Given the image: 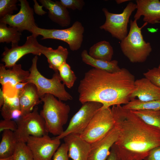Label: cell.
Here are the masks:
<instances>
[{"label":"cell","instance_id":"6da1fadb","mask_svg":"<svg viewBox=\"0 0 160 160\" xmlns=\"http://www.w3.org/2000/svg\"><path fill=\"white\" fill-rule=\"evenodd\" d=\"M111 110L118 132L113 145L122 157L128 160H143L160 145L159 129L146 124L121 105L112 106Z\"/></svg>","mask_w":160,"mask_h":160},{"label":"cell","instance_id":"7a4b0ae2","mask_svg":"<svg viewBox=\"0 0 160 160\" xmlns=\"http://www.w3.org/2000/svg\"><path fill=\"white\" fill-rule=\"evenodd\" d=\"M134 76L123 68L115 73L92 68L85 73L78 88L79 100L102 103L103 108L126 104L135 89Z\"/></svg>","mask_w":160,"mask_h":160},{"label":"cell","instance_id":"3957f363","mask_svg":"<svg viewBox=\"0 0 160 160\" xmlns=\"http://www.w3.org/2000/svg\"><path fill=\"white\" fill-rule=\"evenodd\" d=\"M55 97L46 94L40 98L44 104L40 113L44 120L48 132L57 136L64 131L63 127L68 121L70 108Z\"/></svg>","mask_w":160,"mask_h":160},{"label":"cell","instance_id":"277c9868","mask_svg":"<svg viewBox=\"0 0 160 160\" xmlns=\"http://www.w3.org/2000/svg\"><path fill=\"white\" fill-rule=\"evenodd\" d=\"M137 21L130 20L129 33L120 43L123 53L132 63L144 62L152 51L150 43L144 40L142 33V29L148 23H145L139 27Z\"/></svg>","mask_w":160,"mask_h":160},{"label":"cell","instance_id":"5b68a950","mask_svg":"<svg viewBox=\"0 0 160 160\" xmlns=\"http://www.w3.org/2000/svg\"><path fill=\"white\" fill-rule=\"evenodd\" d=\"M38 59L37 55H35L33 58L29 71L30 75L26 82L35 85L40 98L46 94H50L61 101L72 100V96L65 90V85L61 82L59 72L55 73L51 79L46 78L37 68Z\"/></svg>","mask_w":160,"mask_h":160},{"label":"cell","instance_id":"8992f818","mask_svg":"<svg viewBox=\"0 0 160 160\" xmlns=\"http://www.w3.org/2000/svg\"><path fill=\"white\" fill-rule=\"evenodd\" d=\"M84 28L81 22L76 21L70 27L65 29H47L37 26L33 27L31 33L37 37L41 35V39H52L66 42L72 51L79 49L83 40Z\"/></svg>","mask_w":160,"mask_h":160},{"label":"cell","instance_id":"52a82bcc","mask_svg":"<svg viewBox=\"0 0 160 160\" xmlns=\"http://www.w3.org/2000/svg\"><path fill=\"white\" fill-rule=\"evenodd\" d=\"M114 126L111 109L102 107L80 135L81 138L91 144L104 137Z\"/></svg>","mask_w":160,"mask_h":160},{"label":"cell","instance_id":"ba28073f","mask_svg":"<svg viewBox=\"0 0 160 160\" xmlns=\"http://www.w3.org/2000/svg\"><path fill=\"white\" fill-rule=\"evenodd\" d=\"M38 110L36 106L32 112L15 120L17 127L14 133L17 142L26 143L31 136L41 137L48 134L44 120Z\"/></svg>","mask_w":160,"mask_h":160},{"label":"cell","instance_id":"9c48e42d","mask_svg":"<svg viewBox=\"0 0 160 160\" xmlns=\"http://www.w3.org/2000/svg\"><path fill=\"white\" fill-rule=\"evenodd\" d=\"M136 9V4L132 1L129 2L123 12L119 14L110 12L106 8H103L102 11L105 16V21L100 28L108 32L113 37L122 40L128 33L127 26L129 19Z\"/></svg>","mask_w":160,"mask_h":160},{"label":"cell","instance_id":"30bf717a","mask_svg":"<svg viewBox=\"0 0 160 160\" xmlns=\"http://www.w3.org/2000/svg\"><path fill=\"white\" fill-rule=\"evenodd\" d=\"M82 104L72 117L66 129L55 138L60 140L70 134L81 135L95 113L103 106L102 103L95 101H88Z\"/></svg>","mask_w":160,"mask_h":160},{"label":"cell","instance_id":"8fae6325","mask_svg":"<svg viewBox=\"0 0 160 160\" xmlns=\"http://www.w3.org/2000/svg\"><path fill=\"white\" fill-rule=\"evenodd\" d=\"M37 37L32 34L27 37L25 43L22 46H19L18 44L12 43L11 48L5 47L2 55L1 60L4 63L6 68H12L26 54L31 53L35 55H41L46 47L39 44Z\"/></svg>","mask_w":160,"mask_h":160},{"label":"cell","instance_id":"7c38bea8","mask_svg":"<svg viewBox=\"0 0 160 160\" xmlns=\"http://www.w3.org/2000/svg\"><path fill=\"white\" fill-rule=\"evenodd\" d=\"M60 143V140L52 139L47 134L41 137L30 136L26 144L34 160H52Z\"/></svg>","mask_w":160,"mask_h":160},{"label":"cell","instance_id":"4fadbf2b","mask_svg":"<svg viewBox=\"0 0 160 160\" xmlns=\"http://www.w3.org/2000/svg\"><path fill=\"white\" fill-rule=\"evenodd\" d=\"M20 9L16 14L7 15L1 18L0 22L17 28L21 32L27 30L30 33L33 28L37 26L33 16L34 10L26 0H19Z\"/></svg>","mask_w":160,"mask_h":160},{"label":"cell","instance_id":"5bb4252c","mask_svg":"<svg viewBox=\"0 0 160 160\" xmlns=\"http://www.w3.org/2000/svg\"><path fill=\"white\" fill-rule=\"evenodd\" d=\"M118 136L117 129L114 127L103 138L91 144L88 160H106L110 149Z\"/></svg>","mask_w":160,"mask_h":160},{"label":"cell","instance_id":"9a60e30c","mask_svg":"<svg viewBox=\"0 0 160 160\" xmlns=\"http://www.w3.org/2000/svg\"><path fill=\"white\" fill-rule=\"evenodd\" d=\"M136 12L134 20L142 16L145 23L154 24L160 22V1L159 0H137Z\"/></svg>","mask_w":160,"mask_h":160},{"label":"cell","instance_id":"2e32d148","mask_svg":"<svg viewBox=\"0 0 160 160\" xmlns=\"http://www.w3.org/2000/svg\"><path fill=\"white\" fill-rule=\"evenodd\" d=\"M68 148V156L73 160H88L91 144L81 138L80 135L70 134L63 138Z\"/></svg>","mask_w":160,"mask_h":160},{"label":"cell","instance_id":"e0dca14e","mask_svg":"<svg viewBox=\"0 0 160 160\" xmlns=\"http://www.w3.org/2000/svg\"><path fill=\"white\" fill-rule=\"evenodd\" d=\"M135 89L132 94L131 100L137 97L143 101L160 99V88L146 78L135 80Z\"/></svg>","mask_w":160,"mask_h":160},{"label":"cell","instance_id":"ac0fdd59","mask_svg":"<svg viewBox=\"0 0 160 160\" xmlns=\"http://www.w3.org/2000/svg\"><path fill=\"white\" fill-rule=\"evenodd\" d=\"M42 6L48 10V16L53 22L60 26L67 27L71 22V18L67 9L59 1L39 0Z\"/></svg>","mask_w":160,"mask_h":160},{"label":"cell","instance_id":"d6986e66","mask_svg":"<svg viewBox=\"0 0 160 160\" xmlns=\"http://www.w3.org/2000/svg\"><path fill=\"white\" fill-rule=\"evenodd\" d=\"M29 75V71L23 69L20 64H16L9 69L3 64H0V83L2 86L9 83L14 88L18 83L26 82Z\"/></svg>","mask_w":160,"mask_h":160},{"label":"cell","instance_id":"ffe728a7","mask_svg":"<svg viewBox=\"0 0 160 160\" xmlns=\"http://www.w3.org/2000/svg\"><path fill=\"white\" fill-rule=\"evenodd\" d=\"M19 98L22 116L32 112L34 107L41 102L35 85L28 82L19 93Z\"/></svg>","mask_w":160,"mask_h":160},{"label":"cell","instance_id":"44dd1931","mask_svg":"<svg viewBox=\"0 0 160 160\" xmlns=\"http://www.w3.org/2000/svg\"><path fill=\"white\" fill-rule=\"evenodd\" d=\"M68 54L67 49L61 46H59L56 49L46 47L41 52V54L47 58L49 68L55 73L58 72L60 67L66 62Z\"/></svg>","mask_w":160,"mask_h":160},{"label":"cell","instance_id":"7402d4cb","mask_svg":"<svg viewBox=\"0 0 160 160\" xmlns=\"http://www.w3.org/2000/svg\"><path fill=\"white\" fill-rule=\"evenodd\" d=\"M82 61L85 63L97 69L110 73H115L120 71V68L118 61L116 60L106 61L94 59L91 57L86 50H83L81 55Z\"/></svg>","mask_w":160,"mask_h":160},{"label":"cell","instance_id":"603a6c76","mask_svg":"<svg viewBox=\"0 0 160 160\" xmlns=\"http://www.w3.org/2000/svg\"><path fill=\"white\" fill-rule=\"evenodd\" d=\"M88 54L95 59L111 61L113 54V50L109 42L103 41L91 46L89 49Z\"/></svg>","mask_w":160,"mask_h":160},{"label":"cell","instance_id":"cb8c5ba5","mask_svg":"<svg viewBox=\"0 0 160 160\" xmlns=\"http://www.w3.org/2000/svg\"><path fill=\"white\" fill-rule=\"evenodd\" d=\"M2 132L0 143V159L12 156L17 143L13 132L5 130Z\"/></svg>","mask_w":160,"mask_h":160},{"label":"cell","instance_id":"d4e9b609","mask_svg":"<svg viewBox=\"0 0 160 160\" xmlns=\"http://www.w3.org/2000/svg\"><path fill=\"white\" fill-rule=\"evenodd\" d=\"M21 32L13 27H7V24L0 22V42L18 44Z\"/></svg>","mask_w":160,"mask_h":160},{"label":"cell","instance_id":"484cf974","mask_svg":"<svg viewBox=\"0 0 160 160\" xmlns=\"http://www.w3.org/2000/svg\"><path fill=\"white\" fill-rule=\"evenodd\" d=\"M146 124L160 129V110H131Z\"/></svg>","mask_w":160,"mask_h":160},{"label":"cell","instance_id":"4316f807","mask_svg":"<svg viewBox=\"0 0 160 160\" xmlns=\"http://www.w3.org/2000/svg\"><path fill=\"white\" fill-rule=\"evenodd\" d=\"M125 109L130 110H160V99L148 101H143L135 98L132 99L123 105Z\"/></svg>","mask_w":160,"mask_h":160},{"label":"cell","instance_id":"83f0119b","mask_svg":"<svg viewBox=\"0 0 160 160\" xmlns=\"http://www.w3.org/2000/svg\"><path fill=\"white\" fill-rule=\"evenodd\" d=\"M58 72L63 83L69 89L72 87L77 77L70 65L66 62L64 63L59 68Z\"/></svg>","mask_w":160,"mask_h":160},{"label":"cell","instance_id":"f1b7e54d","mask_svg":"<svg viewBox=\"0 0 160 160\" xmlns=\"http://www.w3.org/2000/svg\"><path fill=\"white\" fill-rule=\"evenodd\" d=\"M13 155L14 160H34L30 150L24 142H17Z\"/></svg>","mask_w":160,"mask_h":160},{"label":"cell","instance_id":"f546056e","mask_svg":"<svg viewBox=\"0 0 160 160\" xmlns=\"http://www.w3.org/2000/svg\"><path fill=\"white\" fill-rule=\"evenodd\" d=\"M17 0H0V17L12 15L14 11L17 10Z\"/></svg>","mask_w":160,"mask_h":160},{"label":"cell","instance_id":"4dcf8cb0","mask_svg":"<svg viewBox=\"0 0 160 160\" xmlns=\"http://www.w3.org/2000/svg\"><path fill=\"white\" fill-rule=\"evenodd\" d=\"M19 93L16 92L15 94L13 96L9 97L4 92V102L1 109L8 111L20 110Z\"/></svg>","mask_w":160,"mask_h":160},{"label":"cell","instance_id":"1f68e13d","mask_svg":"<svg viewBox=\"0 0 160 160\" xmlns=\"http://www.w3.org/2000/svg\"><path fill=\"white\" fill-rule=\"evenodd\" d=\"M143 75L145 78L160 88V70L158 68L154 67L148 69L143 73Z\"/></svg>","mask_w":160,"mask_h":160},{"label":"cell","instance_id":"d6a6232c","mask_svg":"<svg viewBox=\"0 0 160 160\" xmlns=\"http://www.w3.org/2000/svg\"><path fill=\"white\" fill-rule=\"evenodd\" d=\"M60 3L66 8L81 10L85 4L83 0H60Z\"/></svg>","mask_w":160,"mask_h":160},{"label":"cell","instance_id":"836d02e7","mask_svg":"<svg viewBox=\"0 0 160 160\" xmlns=\"http://www.w3.org/2000/svg\"><path fill=\"white\" fill-rule=\"evenodd\" d=\"M68 148L65 143L62 144L55 153L53 160H69Z\"/></svg>","mask_w":160,"mask_h":160},{"label":"cell","instance_id":"e575fe53","mask_svg":"<svg viewBox=\"0 0 160 160\" xmlns=\"http://www.w3.org/2000/svg\"><path fill=\"white\" fill-rule=\"evenodd\" d=\"M22 112L20 109L8 111L1 109V114L4 119L15 120L22 116Z\"/></svg>","mask_w":160,"mask_h":160},{"label":"cell","instance_id":"d590c367","mask_svg":"<svg viewBox=\"0 0 160 160\" xmlns=\"http://www.w3.org/2000/svg\"><path fill=\"white\" fill-rule=\"evenodd\" d=\"M17 127L15 121L4 119L0 121V132L5 130H9L14 132L16 130Z\"/></svg>","mask_w":160,"mask_h":160},{"label":"cell","instance_id":"8d00e7d4","mask_svg":"<svg viewBox=\"0 0 160 160\" xmlns=\"http://www.w3.org/2000/svg\"><path fill=\"white\" fill-rule=\"evenodd\" d=\"M144 160H160V145L151 150Z\"/></svg>","mask_w":160,"mask_h":160},{"label":"cell","instance_id":"74e56055","mask_svg":"<svg viewBox=\"0 0 160 160\" xmlns=\"http://www.w3.org/2000/svg\"><path fill=\"white\" fill-rule=\"evenodd\" d=\"M106 160H126L119 154L114 145L112 146Z\"/></svg>","mask_w":160,"mask_h":160},{"label":"cell","instance_id":"f35d334b","mask_svg":"<svg viewBox=\"0 0 160 160\" xmlns=\"http://www.w3.org/2000/svg\"><path fill=\"white\" fill-rule=\"evenodd\" d=\"M34 11L36 14L39 15H42L47 13L42 9L43 6L39 5L36 0H34Z\"/></svg>","mask_w":160,"mask_h":160},{"label":"cell","instance_id":"ab89813d","mask_svg":"<svg viewBox=\"0 0 160 160\" xmlns=\"http://www.w3.org/2000/svg\"><path fill=\"white\" fill-rule=\"evenodd\" d=\"M27 82H20L17 84L14 87V89L16 92H20L24 89Z\"/></svg>","mask_w":160,"mask_h":160},{"label":"cell","instance_id":"60d3db41","mask_svg":"<svg viewBox=\"0 0 160 160\" xmlns=\"http://www.w3.org/2000/svg\"><path fill=\"white\" fill-rule=\"evenodd\" d=\"M5 97L4 92L1 88L0 89V108H1L4 104Z\"/></svg>","mask_w":160,"mask_h":160},{"label":"cell","instance_id":"b9f144b4","mask_svg":"<svg viewBox=\"0 0 160 160\" xmlns=\"http://www.w3.org/2000/svg\"><path fill=\"white\" fill-rule=\"evenodd\" d=\"M0 160H14V159L13 155H12L5 158L0 159Z\"/></svg>","mask_w":160,"mask_h":160},{"label":"cell","instance_id":"7bdbcfd3","mask_svg":"<svg viewBox=\"0 0 160 160\" xmlns=\"http://www.w3.org/2000/svg\"><path fill=\"white\" fill-rule=\"evenodd\" d=\"M128 1H130L129 0H116V3L118 4H119Z\"/></svg>","mask_w":160,"mask_h":160},{"label":"cell","instance_id":"ee69618b","mask_svg":"<svg viewBox=\"0 0 160 160\" xmlns=\"http://www.w3.org/2000/svg\"><path fill=\"white\" fill-rule=\"evenodd\" d=\"M158 68L160 70V64L159 65V67H158Z\"/></svg>","mask_w":160,"mask_h":160},{"label":"cell","instance_id":"f6af8a7d","mask_svg":"<svg viewBox=\"0 0 160 160\" xmlns=\"http://www.w3.org/2000/svg\"><path fill=\"white\" fill-rule=\"evenodd\" d=\"M144 160L143 159V160Z\"/></svg>","mask_w":160,"mask_h":160}]
</instances>
